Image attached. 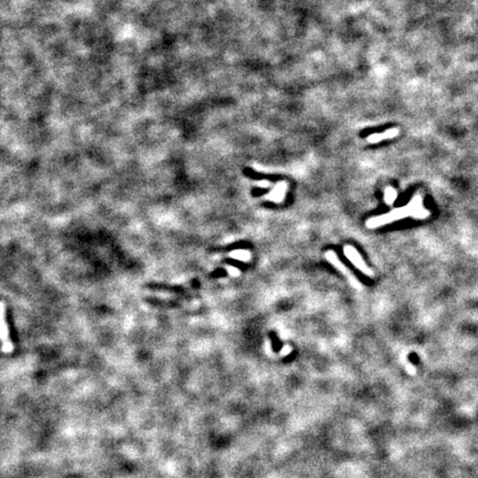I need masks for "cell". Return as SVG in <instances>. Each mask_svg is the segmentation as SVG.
Returning a JSON list of instances; mask_svg holds the SVG:
<instances>
[{"instance_id":"6da1fadb","label":"cell","mask_w":478,"mask_h":478,"mask_svg":"<svg viewBox=\"0 0 478 478\" xmlns=\"http://www.w3.org/2000/svg\"><path fill=\"white\" fill-rule=\"evenodd\" d=\"M428 212L422 208V201L421 196H415L408 206L402 207V208H396L390 212L389 214L381 215V216L370 218L366 222V227L368 228H376V227L383 226L385 224H391V222L397 221V219L405 218L408 216H413L416 218H424L427 216Z\"/></svg>"},{"instance_id":"7a4b0ae2","label":"cell","mask_w":478,"mask_h":478,"mask_svg":"<svg viewBox=\"0 0 478 478\" xmlns=\"http://www.w3.org/2000/svg\"><path fill=\"white\" fill-rule=\"evenodd\" d=\"M0 344L3 353L9 354L14 351V343L11 341L9 326L6 319V306L2 302H0Z\"/></svg>"},{"instance_id":"3957f363","label":"cell","mask_w":478,"mask_h":478,"mask_svg":"<svg viewBox=\"0 0 478 478\" xmlns=\"http://www.w3.org/2000/svg\"><path fill=\"white\" fill-rule=\"evenodd\" d=\"M343 253H344V256L349 259L350 261L352 262V264L357 267V268L360 270L361 273H363L364 274H366V276H369V277H373L374 276V273L371 269L369 268L368 266H366V264L364 262L363 259H362V257L360 256V254L358 253V250L354 248V247L352 246H350V245H346L344 246V249H343Z\"/></svg>"},{"instance_id":"277c9868","label":"cell","mask_w":478,"mask_h":478,"mask_svg":"<svg viewBox=\"0 0 478 478\" xmlns=\"http://www.w3.org/2000/svg\"><path fill=\"white\" fill-rule=\"evenodd\" d=\"M325 259L328 261L331 262V264L336 267V268L338 270H340V272L344 274V276H346V278L349 279V281L351 282V285L354 287V288H357V289H361V284H360V281L358 280V279L353 276L352 273L350 272V270L346 268V267L342 264V262L340 261V259L338 258L337 256V254L333 252V250H329V252H326L325 253Z\"/></svg>"},{"instance_id":"5b68a950","label":"cell","mask_w":478,"mask_h":478,"mask_svg":"<svg viewBox=\"0 0 478 478\" xmlns=\"http://www.w3.org/2000/svg\"><path fill=\"white\" fill-rule=\"evenodd\" d=\"M287 188H288V186H287L285 182L278 183V184L274 186V188L272 190V192H270L268 195H266L265 198L267 199V201H272L274 203L284 202L285 198H286Z\"/></svg>"},{"instance_id":"8992f818","label":"cell","mask_w":478,"mask_h":478,"mask_svg":"<svg viewBox=\"0 0 478 478\" xmlns=\"http://www.w3.org/2000/svg\"><path fill=\"white\" fill-rule=\"evenodd\" d=\"M398 133H400L398 129H390V130H386L385 132H383V133H377V134L370 135V137H368V142L373 143L374 144V143H378V142L383 141V139H389V138L395 137H397Z\"/></svg>"},{"instance_id":"52a82bcc","label":"cell","mask_w":478,"mask_h":478,"mask_svg":"<svg viewBox=\"0 0 478 478\" xmlns=\"http://www.w3.org/2000/svg\"><path fill=\"white\" fill-rule=\"evenodd\" d=\"M229 256L234 259H236V260H240V261H249L250 258H252V255H250L248 250H244V249L234 250V252L229 254Z\"/></svg>"},{"instance_id":"ba28073f","label":"cell","mask_w":478,"mask_h":478,"mask_svg":"<svg viewBox=\"0 0 478 478\" xmlns=\"http://www.w3.org/2000/svg\"><path fill=\"white\" fill-rule=\"evenodd\" d=\"M396 196H397V194H396L395 189L392 188V187H386L385 193H384V201H385L386 204L392 205L394 201L396 199Z\"/></svg>"},{"instance_id":"9c48e42d","label":"cell","mask_w":478,"mask_h":478,"mask_svg":"<svg viewBox=\"0 0 478 478\" xmlns=\"http://www.w3.org/2000/svg\"><path fill=\"white\" fill-rule=\"evenodd\" d=\"M226 269H227V272H228L230 276H233V277H238L239 274H240V270H239L238 268H235V267L226 266Z\"/></svg>"},{"instance_id":"30bf717a","label":"cell","mask_w":478,"mask_h":478,"mask_svg":"<svg viewBox=\"0 0 478 478\" xmlns=\"http://www.w3.org/2000/svg\"><path fill=\"white\" fill-rule=\"evenodd\" d=\"M256 185L260 188H267V187L270 186V182L268 181H259L256 183Z\"/></svg>"}]
</instances>
